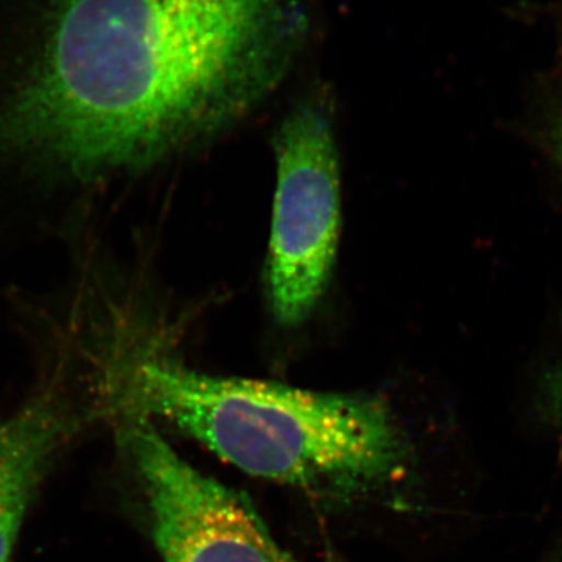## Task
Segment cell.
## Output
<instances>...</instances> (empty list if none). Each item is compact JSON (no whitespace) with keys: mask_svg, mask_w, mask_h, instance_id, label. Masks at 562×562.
Masks as SVG:
<instances>
[{"mask_svg":"<svg viewBox=\"0 0 562 562\" xmlns=\"http://www.w3.org/2000/svg\"><path fill=\"white\" fill-rule=\"evenodd\" d=\"M552 417L554 428H557L558 435L562 438V369L553 387Z\"/></svg>","mask_w":562,"mask_h":562,"instance_id":"6","label":"cell"},{"mask_svg":"<svg viewBox=\"0 0 562 562\" xmlns=\"http://www.w3.org/2000/svg\"><path fill=\"white\" fill-rule=\"evenodd\" d=\"M554 143H557V154L562 165V120L560 122V125H558L557 138H554Z\"/></svg>","mask_w":562,"mask_h":562,"instance_id":"8","label":"cell"},{"mask_svg":"<svg viewBox=\"0 0 562 562\" xmlns=\"http://www.w3.org/2000/svg\"><path fill=\"white\" fill-rule=\"evenodd\" d=\"M277 192L266 265V294L276 321L301 325L321 301L341 231V188L328 117L306 106L276 136Z\"/></svg>","mask_w":562,"mask_h":562,"instance_id":"3","label":"cell"},{"mask_svg":"<svg viewBox=\"0 0 562 562\" xmlns=\"http://www.w3.org/2000/svg\"><path fill=\"white\" fill-rule=\"evenodd\" d=\"M68 422L50 401L0 420V562H10L22 522Z\"/></svg>","mask_w":562,"mask_h":562,"instance_id":"5","label":"cell"},{"mask_svg":"<svg viewBox=\"0 0 562 562\" xmlns=\"http://www.w3.org/2000/svg\"><path fill=\"white\" fill-rule=\"evenodd\" d=\"M286 44L279 0H63L7 138L76 176L149 162L246 109Z\"/></svg>","mask_w":562,"mask_h":562,"instance_id":"1","label":"cell"},{"mask_svg":"<svg viewBox=\"0 0 562 562\" xmlns=\"http://www.w3.org/2000/svg\"><path fill=\"white\" fill-rule=\"evenodd\" d=\"M538 562H562V541L554 543L552 549L547 550L546 554Z\"/></svg>","mask_w":562,"mask_h":562,"instance_id":"7","label":"cell"},{"mask_svg":"<svg viewBox=\"0 0 562 562\" xmlns=\"http://www.w3.org/2000/svg\"><path fill=\"white\" fill-rule=\"evenodd\" d=\"M125 441L143 482L165 562H299L249 503L183 460L150 419L136 414Z\"/></svg>","mask_w":562,"mask_h":562,"instance_id":"4","label":"cell"},{"mask_svg":"<svg viewBox=\"0 0 562 562\" xmlns=\"http://www.w3.org/2000/svg\"><path fill=\"white\" fill-rule=\"evenodd\" d=\"M139 416L160 417L239 471L355 495L409 469L412 447L386 403L283 384L221 379L151 358L133 372Z\"/></svg>","mask_w":562,"mask_h":562,"instance_id":"2","label":"cell"}]
</instances>
